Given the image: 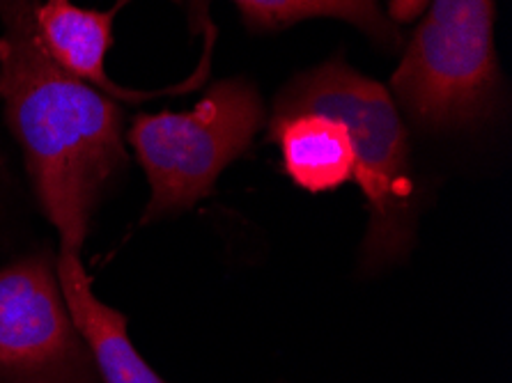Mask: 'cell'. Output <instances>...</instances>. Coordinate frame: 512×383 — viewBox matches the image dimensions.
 Returning <instances> with one entry per match:
<instances>
[{
  "label": "cell",
  "mask_w": 512,
  "mask_h": 383,
  "mask_svg": "<svg viewBox=\"0 0 512 383\" xmlns=\"http://www.w3.org/2000/svg\"><path fill=\"white\" fill-rule=\"evenodd\" d=\"M42 0H0V99L58 253L81 255L92 214L127 163L113 97L58 65L37 30Z\"/></svg>",
  "instance_id": "1"
},
{
  "label": "cell",
  "mask_w": 512,
  "mask_h": 383,
  "mask_svg": "<svg viewBox=\"0 0 512 383\" xmlns=\"http://www.w3.org/2000/svg\"><path fill=\"white\" fill-rule=\"evenodd\" d=\"M317 111L347 124L354 179L368 207L359 271L377 276L405 262L416 241V182L409 134L393 97L343 60L301 74L276 101V113Z\"/></svg>",
  "instance_id": "2"
},
{
  "label": "cell",
  "mask_w": 512,
  "mask_h": 383,
  "mask_svg": "<svg viewBox=\"0 0 512 383\" xmlns=\"http://www.w3.org/2000/svg\"><path fill=\"white\" fill-rule=\"evenodd\" d=\"M262 122L258 90L242 78L212 85L186 113L138 115L127 140L150 184L143 223L177 216L207 198L223 170L251 147Z\"/></svg>",
  "instance_id": "3"
},
{
  "label": "cell",
  "mask_w": 512,
  "mask_h": 383,
  "mask_svg": "<svg viewBox=\"0 0 512 383\" xmlns=\"http://www.w3.org/2000/svg\"><path fill=\"white\" fill-rule=\"evenodd\" d=\"M391 88L425 129L485 122L499 95L494 0H430Z\"/></svg>",
  "instance_id": "4"
},
{
  "label": "cell",
  "mask_w": 512,
  "mask_h": 383,
  "mask_svg": "<svg viewBox=\"0 0 512 383\" xmlns=\"http://www.w3.org/2000/svg\"><path fill=\"white\" fill-rule=\"evenodd\" d=\"M0 381L102 383L49 253L0 269Z\"/></svg>",
  "instance_id": "5"
},
{
  "label": "cell",
  "mask_w": 512,
  "mask_h": 383,
  "mask_svg": "<svg viewBox=\"0 0 512 383\" xmlns=\"http://www.w3.org/2000/svg\"><path fill=\"white\" fill-rule=\"evenodd\" d=\"M56 271L67 308L95 358L102 383H168L131 342L127 317L95 294L81 255L58 253Z\"/></svg>",
  "instance_id": "6"
},
{
  "label": "cell",
  "mask_w": 512,
  "mask_h": 383,
  "mask_svg": "<svg viewBox=\"0 0 512 383\" xmlns=\"http://www.w3.org/2000/svg\"><path fill=\"white\" fill-rule=\"evenodd\" d=\"M269 140L278 145L285 175L301 191L331 193L354 179V147L338 117L317 111L274 113Z\"/></svg>",
  "instance_id": "7"
},
{
  "label": "cell",
  "mask_w": 512,
  "mask_h": 383,
  "mask_svg": "<svg viewBox=\"0 0 512 383\" xmlns=\"http://www.w3.org/2000/svg\"><path fill=\"white\" fill-rule=\"evenodd\" d=\"M118 10H88L69 0H42L37 7V30L53 60L81 81L95 85L115 101H143L152 92L120 88L106 76V56L113 44V21Z\"/></svg>",
  "instance_id": "8"
},
{
  "label": "cell",
  "mask_w": 512,
  "mask_h": 383,
  "mask_svg": "<svg viewBox=\"0 0 512 383\" xmlns=\"http://www.w3.org/2000/svg\"><path fill=\"white\" fill-rule=\"evenodd\" d=\"M248 30H285L304 19H343L386 49H398L402 37L384 17L377 0H235Z\"/></svg>",
  "instance_id": "9"
},
{
  "label": "cell",
  "mask_w": 512,
  "mask_h": 383,
  "mask_svg": "<svg viewBox=\"0 0 512 383\" xmlns=\"http://www.w3.org/2000/svg\"><path fill=\"white\" fill-rule=\"evenodd\" d=\"M430 0H391L389 14L393 21L409 23L414 21L423 10H428Z\"/></svg>",
  "instance_id": "10"
}]
</instances>
